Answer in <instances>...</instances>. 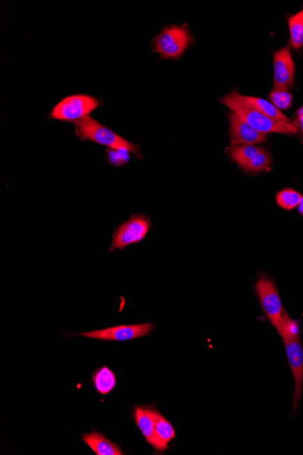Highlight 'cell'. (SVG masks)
Instances as JSON below:
<instances>
[{"label": "cell", "instance_id": "cell-4", "mask_svg": "<svg viewBox=\"0 0 303 455\" xmlns=\"http://www.w3.org/2000/svg\"><path fill=\"white\" fill-rule=\"evenodd\" d=\"M193 38L186 26L171 25L157 36L154 47L162 59H178L187 50Z\"/></svg>", "mask_w": 303, "mask_h": 455}, {"label": "cell", "instance_id": "cell-1", "mask_svg": "<svg viewBox=\"0 0 303 455\" xmlns=\"http://www.w3.org/2000/svg\"><path fill=\"white\" fill-rule=\"evenodd\" d=\"M221 103L229 107L231 110L240 118L248 123L255 130L263 134L281 133L294 134L299 132L298 128L294 123H287L276 121L269 118L263 113L257 111L253 107H249L244 101L241 100L237 92L231 93L221 98Z\"/></svg>", "mask_w": 303, "mask_h": 455}, {"label": "cell", "instance_id": "cell-9", "mask_svg": "<svg viewBox=\"0 0 303 455\" xmlns=\"http://www.w3.org/2000/svg\"><path fill=\"white\" fill-rule=\"evenodd\" d=\"M295 67L288 47L274 54V85L276 89L289 91L294 82Z\"/></svg>", "mask_w": 303, "mask_h": 455}, {"label": "cell", "instance_id": "cell-13", "mask_svg": "<svg viewBox=\"0 0 303 455\" xmlns=\"http://www.w3.org/2000/svg\"><path fill=\"white\" fill-rule=\"evenodd\" d=\"M155 430L157 437V448L159 452L166 451L168 444L176 437L175 429L172 424L155 409Z\"/></svg>", "mask_w": 303, "mask_h": 455}, {"label": "cell", "instance_id": "cell-5", "mask_svg": "<svg viewBox=\"0 0 303 455\" xmlns=\"http://www.w3.org/2000/svg\"><path fill=\"white\" fill-rule=\"evenodd\" d=\"M151 229L149 218L143 215H134L125 222L120 224L113 233L110 252L124 250L128 245L139 243L146 238Z\"/></svg>", "mask_w": 303, "mask_h": 455}, {"label": "cell", "instance_id": "cell-18", "mask_svg": "<svg viewBox=\"0 0 303 455\" xmlns=\"http://www.w3.org/2000/svg\"><path fill=\"white\" fill-rule=\"evenodd\" d=\"M261 151V148L255 146H238L231 149L230 155L240 167L244 169L255 155Z\"/></svg>", "mask_w": 303, "mask_h": 455}, {"label": "cell", "instance_id": "cell-3", "mask_svg": "<svg viewBox=\"0 0 303 455\" xmlns=\"http://www.w3.org/2000/svg\"><path fill=\"white\" fill-rule=\"evenodd\" d=\"M102 106V101L86 94L68 95L59 101L51 110L49 118L59 121H81Z\"/></svg>", "mask_w": 303, "mask_h": 455}, {"label": "cell", "instance_id": "cell-20", "mask_svg": "<svg viewBox=\"0 0 303 455\" xmlns=\"http://www.w3.org/2000/svg\"><path fill=\"white\" fill-rule=\"evenodd\" d=\"M302 328L299 322L295 321L283 312V320H281V330L279 332L284 341L299 339Z\"/></svg>", "mask_w": 303, "mask_h": 455}, {"label": "cell", "instance_id": "cell-15", "mask_svg": "<svg viewBox=\"0 0 303 455\" xmlns=\"http://www.w3.org/2000/svg\"><path fill=\"white\" fill-rule=\"evenodd\" d=\"M92 382L98 393L104 395L109 394L116 384L115 373L107 367L100 368L94 373Z\"/></svg>", "mask_w": 303, "mask_h": 455}, {"label": "cell", "instance_id": "cell-14", "mask_svg": "<svg viewBox=\"0 0 303 455\" xmlns=\"http://www.w3.org/2000/svg\"><path fill=\"white\" fill-rule=\"evenodd\" d=\"M240 98L244 101L249 107H253L257 111L263 113V115L269 116V118L276 119V121L292 123L286 116L283 115L278 109L271 103V102L263 100V98L248 97V95H242L239 94Z\"/></svg>", "mask_w": 303, "mask_h": 455}, {"label": "cell", "instance_id": "cell-23", "mask_svg": "<svg viewBox=\"0 0 303 455\" xmlns=\"http://www.w3.org/2000/svg\"><path fill=\"white\" fill-rule=\"evenodd\" d=\"M296 125V127L298 128L299 130H301L303 136V107L302 109L299 110L298 118L296 119V122L294 123Z\"/></svg>", "mask_w": 303, "mask_h": 455}, {"label": "cell", "instance_id": "cell-7", "mask_svg": "<svg viewBox=\"0 0 303 455\" xmlns=\"http://www.w3.org/2000/svg\"><path fill=\"white\" fill-rule=\"evenodd\" d=\"M155 325L152 323L146 324L119 325L116 327L102 329L80 334V337L94 338V339L106 341H128L146 337L153 331Z\"/></svg>", "mask_w": 303, "mask_h": 455}, {"label": "cell", "instance_id": "cell-22", "mask_svg": "<svg viewBox=\"0 0 303 455\" xmlns=\"http://www.w3.org/2000/svg\"><path fill=\"white\" fill-rule=\"evenodd\" d=\"M107 160L111 164L116 167L124 166L130 160V153L121 149H109L107 151Z\"/></svg>", "mask_w": 303, "mask_h": 455}, {"label": "cell", "instance_id": "cell-21", "mask_svg": "<svg viewBox=\"0 0 303 455\" xmlns=\"http://www.w3.org/2000/svg\"><path fill=\"white\" fill-rule=\"evenodd\" d=\"M269 98L271 103L280 111L289 109L292 106L293 95L288 91L274 88V91L270 94Z\"/></svg>", "mask_w": 303, "mask_h": 455}, {"label": "cell", "instance_id": "cell-24", "mask_svg": "<svg viewBox=\"0 0 303 455\" xmlns=\"http://www.w3.org/2000/svg\"><path fill=\"white\" fill-rule=\"evenodd\" d=\"M298 208H299V212L301 213V214L303 215V196L302 199V201L301 203H300Z\"/></svg>", "mask_w": 303, "mask_h": 455}, {"label": "cell", "instance_id": "cell-8", "mask_svg": "<svg viewBox=\"0 0 303 455\" xmlns=\"http://www.w3.org/2000/svg\"><path fill=\"white\" fill-rule=\"evenodd\" d=\"M288 362L292 369L295 392L293 395V408L297 409L301 401L303 385V347L299 339L284 341Z\"/></svg>", "mask_w": 303, "mask_h": 455}, {"label": "cell", "instance_id": "cell-17", "mask_svg": "<svg viewBox=\"0 0 303 455\" xmlns=\"http://www.w3.org/2000/svg\"><path fill=\"white\" fill-rule=\"evenodd\" d=\"M272 163V157L269 153L261 148V151L254 155L253 160L246 164L244 169L246 171L253 173L269 171L270 169H271Z\"/></svg>", "mask_w": 303, "mask_h": 455}, {"label": "cell", "instance_id": "cell-2", "mask_svg": "<svg viewBox=\"0 0 303 455\" xmlns=\"http://www.w3.org/2000/svg\"><path fill=\"white\" fill-rule=\"evenodd\" d=\"M75 133L83 141H91L107 146L109 149H121L139 157L140 146L136 143L129 142L115 132L100 124L91 116H86L81 121L73 123Z\"/></svg>", "mask_w": 303, "mask_h": 455}, {"label": "cell", "instance_id": "cell-19", "mask_svg": "<svg viewBox=\"0 0 303 455\" xmlns=\"http://www.w3.org/2000/svg\"><path fill=\"white\" fill-rule=\"evenodd\" d=\"M302 196L299 192L290 188L280 191L276 196V203L285 210H293L299 206Z\"/></svg>", "mask_w": 303, "mask_h": 455}, {"label": "cell", "instance_id": "cell-11", "mask_svg": "<svg viewBox=\"0 0 303 455\" xmlns=\"http://www.w3.org/2000/svg\"><path fill=\"white\" fill-rule=\"evenodd\" d=\"M155 409L137 407L134 409V421L146 442L157 448V437L155 430Z\"/></svg>", "mask_w": 303, "mask_h": 455}, {"label": "cell", "instance_id": "cell-6", "mask_svg": "<svg viewBox=\"0 0 303 455\" xmlns=\"http://www.w3.org/2000/svg\"><path fill=\"white\" fill-rule=\"evenodd\" d=\"M256 291L264 314L280 332L284 310L274 283L268 277H261L256 283Z\"/></svg>", "mask_w": 303, "mask_h": 455}, {"label": "cell", "instance_id": "cell-16", "mask_svg": "<svg viewBox=\"0 0 303 455\" xmlns=\"http://www.w3.org/2000/svg\"><path fill=\"white\" fill-rule=\"evenodd\" d=\"M290 46L298 50L303 47V10L290 17L289 20Z\"/></svg>", "mask_w": 303, "mask_h": 455}, {"label": "cell", "instance_id": "cell-12", "mask_svg": "<svg viewBox=\"0 0 303 455\" xmlns=\"http://www.w3.org/2000/svg\"><path fill=\"white\" fill-rule=\"evenodd\" d=\"M83 441L98 455L125 454L118 445L97 432L83 435Z\"/></svg>", "mask_w": 303, "mask_h": 455}, {"label": "cell", "instance_id": "cell-10", "mask_svg": "<svg viewBox=\"0 0 303 455\" xmlns=\"http://www.w3.org/2000/svg\"><path fill=\"white\" fill-rule=\"evenodd\" d=\"M229 118L231 145L233 146H254L266 141L267 134L255 130L236 114H230Z\"/></svg>", "mask_w": 303, "mask_h": 455}]
</instances>
